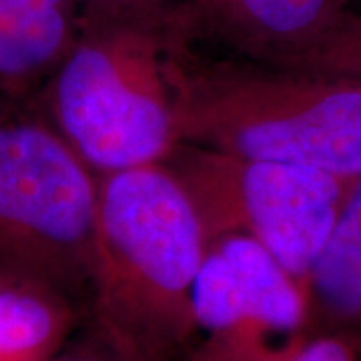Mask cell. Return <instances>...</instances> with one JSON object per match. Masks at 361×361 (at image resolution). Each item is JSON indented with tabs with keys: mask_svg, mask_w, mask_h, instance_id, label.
<instances>
[{
	"mask_svg": "<svg viewBox=\"0 0 361 361\" xmlns=\"http://www.w3.org/2000/svg\"><path fill=\"white\" fill-rule=\"evenodd\" d=\"M185 0L82 13L42 87L51 125L97 175L161 165L177 147V101L193 54Z\"/></svg>",
	"mask_w": 361,
	"mask_h": 361,
	"instance_id": "6da1fadb",
	"label": "cell"
},
{
	"mask_svg": "<svg viewBox=\"0 0 361 361\" xmlns=\"http://www.w3.org/2000/svg\"><path fill=\"white\" fill-rule=\"evenodd\" d=\"M99 177L90 263L103 343L127 361H171L199 331L193 289L207 237L167 165Z\"/></svg>",
	"mask_w": 361,
	"mask_h": 361,
	"instance_id": "7a4b0ae2",
	"label": "cell"
},
{
	"mask_svg": "<svg viewBox=\"0 0 361 361\" xmlns=\"http://www.w3.org/2000/svg\"><path fill=\"white\" fill-rule=\"evenodd\" d=\"M177 145L361 175V80L247 59L189 56Z\"/></svg>",
	"mask_w": 361,
	"mask_h": 361,
	"instance_id": "3957f363",
	"label": "cell"
},
{
	"mask_svg": "<svg viewBox=\"0 0 361 361\" xmlns=\"http://www.w3.org/2000/svg\"><path fill=\"white\" fill-rule=\"evenodd\" d=\"M99 177L51 123L0 115V269L90 281Z\"/></svg>",
	"mask_w": 361,
	"mask_h": 361,
	"instance_id": "277c9868",
	"label": "cell"
},
{
	"mask_svg": "<svg viewBox=\"0 0 361 361\" xmlns=\"http://www.w3.org/2000/svg\"><path fill=\"white\" fill-rule=\"evenodd\" d=\"M163 165L189 195L207 241L225 233L253 237L305 295L315 261L357 179L191 145H177Z\"/></svg>",
	"mask_w": 361,
	"mask_h": 361,
	"instance_id": "5b68a950",
	"label": "cell"
},
{
	"mask_svg": "<svg viewBox=\"0 0 361 361\" xmlns=\"http://www.w3.org/2000/svg\"><path fill=\"white\" fill-rule=\"evenodd\" d=\"M193 307L199 329L235 361H287L310 337L303 287L271 251L243 233L207 241Z\"/></svg>",
	"mask_w": 361,
	"mask_h": 361,
	"instance_id": "8992f818",
	"label": "cell"
},
{
	"mask_svg": "<svg viewBox=\"0 0 361 361\" xmlns=\"http://www.w3.org/2000/svg\"><path fill=\"white\" fill-rule=\"evenodd\" d=\"M197 39L247 61L289 65L329 39L353 0H185Z\"/></svg>",
	"mask_w": 361,
	"mask_h": 361,
	"instance_id": "52a82bcc",
	"label": "cell"
},
{
	"mask_svg": "<svg viewBox=\"0 0 361 361\" xmlns=\"http://www.w3.org/2000/svg\"><path fill=\"white\" fill-rule=\"evenodd\" d=\"M80 0H0V94L42 89L75 42Z\"/></svg>",
	"mask_w": 361,
	"mask_h": 361,
	"instance_id": "ba28073f",
	"label": "cell"
},
{
	"mask_svg": "<svg viewBox=\"0 0 361 361\" xmlns=\"http://www.w3.org/2000/svg\"><path fill=\"white\" fill-rule=\"evenodd\" d=\"M307 301L310 317L315 313L329 329L323 334L361 343V175L311 271Z\"/></svg>",
	"mask_w": 361,
	"mask_h": 361,
	"instance_id": "9c48e42d",
	"label": "cell"
},
{
	"mask_svg": "<svg viewBox=\"0 0 361 361\" xmlns=\"http://www.w3.org/2000/svg\"><path fill=\"white\" fill-rule=\"evenodd\" d=\"M73 323L75 311L65 291L0 269V361H49L61 351Z\"/></svg>",
	"mask_w": 361,
	"mask_h": 361,
	"instance_id": "30bf717a",
	"label": "cell"
},
{
	"mask_svg": "<svg viewBox=\"0 0 361 361\" xmlns=\"http://www.w3.org/2000/svg\"><path fill=\"white\" fill-rule=\"evenodd\" d=\"M285 66L361 80V18H348L319 47Z\"/></svg>",
	"mask_w": 361,
	"mask_h": 361,
	"instance_id": "8fae6325",
	"label": "cell"
},
{
	"mask_svg": "<svg viewBox=\"0 0 361 361\" xmlns=\"http://www.w3.org/2000/svg\"><path fill=\"white\" fill-rule=\"evenodd\" d=\"M287 361H360L355 348L343 337L317 334L307 337Z\"/></svg>",
	"mask_w": 361,
	"mask_h": 361,
	"instance_id": "7c38bea8",
	"label": "cell"
},
{
	"mask_svg": "<svg viewBox=\"0 0 361 361\" xmlns=\"http://www.w3.org/2000/svg\"><path fill=\"white\" fill-rule=\"evenodd\" d=\"M80 2H82V13H104V11L159 4V2H169V0H80Z\"/></svg>",
	"mask_w": 361,
	"mask_h": 361,
	"instance_id": "4fadbf2b",
	"label": "cell"
},
{
	"mask_svg": "<svg viewBox=\"0 0 361 361\" xmlns=\"http://www.w3.org/2000/svg\"><path fill=\"white\" fill-rule=\"evenodd\" d=\"M49 361H127L123 360L118 353H115L111 348H106L103 343V348L97 349H82V351H75V353H56L54 357Z\"/></svg>",
	"mask_w": 361,
	"mask_h": 361,
	"instance_id": "5bb4252c",
	"label": "cell"
},
{
	"mask_svg": "<svg viewBox=\"0 0 361 361\" xmlns=\"http://www.w3.org/2000/svg\"><path fill=\"white\" fill-rule=\"evenodd\" d=\"M183 361H233L223 349H219L217 345H213V343H203V345H199L193 351H189L187 355H185V360Z\"/></svg>",
	"mask_w": 361,
	"mask_h": 361,
	"instance_id": "9a60e30c",
	"label": "cell"
},
{
	"mask_svg": "<svg viewBox=\"0 0 361 361\" xmlns=\"http://www.w3.org/2000/svg\"><path fill=\"white\" fill-rule=\"evenodd\" d=\"M361 18V0H353V6H351V14L348 18Z\"/></svg>",
	"mask_w": 361,
	"mask_h": 361,
	"instance_id": "2e32d148",
	"label": "cell"
}]
</instances>
